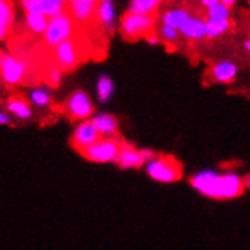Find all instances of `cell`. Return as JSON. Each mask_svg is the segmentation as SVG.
Instances as JSON below:
<instances>
[{
  "instance_id": "6da1fadb",
  "label": "cell",
  "mask_w": 250,
  "mask_h": 250,
  "mask_svg": "<svg viewBox=\"0 0 250 250\" xmlns=\"http://www.w3.org/2000/svg\"><path fill=\"white\" fill-rule=\"evenodd\" d=\"M189 185L199 194L214 200H232L244 193L243 178L235 171L205 168L191 176Z\"/></svg>"
},
{
  "instance_id": "7a4b0ae2",
  "label": "cell",
  "mask_w": 250,
  "mask_h": 250,
  "mask_svg": "<svg viewBox=\"0 0 250 250\" xmlns=\"http://www.w3.org/2000/svg\"><path fill=\"white\" fill-rule=\"evenodd\" d=\"M76 27H78L76 21L73 20V17L67 11L56 17H52L49 20L47 31L44 32V44L53 50L61 42L75 37Z\"/></svg>"
},
{
  "instance_id": "3957f363",
  "label": "cell",
  "mask_w": 250,
  "mask_h": 250,
  "mask_svg": "<svg viewBox=\"0 0 250 250\" xmlns=\"http://www.w3.org/2000/svg\"><path fill=\"white\" fill-rule=\"evenodd\" d=\"M146 173L159 184H173L182 178V167L173 156H156L146 164Z\"/></svg>"
},
{
  "instance_id": "277c9868",
  "label": "cell",
  "mask_w": 250,
  "mask_h": 250,
  "mask_svg": "<svg viewBox=\"0 0 250 250\" xmlns=\"http://www.w3.org/2000/svg\"><path fill=\"white\" fill-rule=\"evenodd\" d=\"M122 146L123 143L117 137H111V138L102 137L97 143L85 149L81 155L86 161L94 164H115L117 156H119L122 150Z\"/></svg>"
},
{
  "instance_id": "5b68a950",
  "label": "cell",
  "mask_w": 250,
  "mask_h": 250,
  "mask_svg": "<svg viewBox=\"0 0 250 250\" xmlns=\"http://www.w3.org/2000/svg\"><path fill=\"white\" fill-rule=\"evenodd\" d=\"M120 32L126 40L147 38L155 34V20L152 16L127 12L120 21Z\"/></svg>"
},
{
  "instance_id": "8992f818",
  "label": "cell",
  "mask_w": 250,
  "mask_h": 250,
  "mask_svg": "<svg viewBox=\"0 0 250 250\" xmlns=\"http://www.w3.org/2000/svg\"><path fill=\"white\" fill-rule=\"evenodd\" d=\"M64 108L67 115L71 120H75L78 123L91 120L94 112V105L90 94L85 93L83 90H76L73 91L64 102Z\"/></svg>"
},
{
  "instance_id": "52a82bcc",
  "label": "cell",
  "mask_w": 250,
  "mask_h": 250,
  "mask_svg": "<svg viewBox=\"0 0 250 250\" xmlns=\"http://www.w3.org/2000/svg\"><path fill=\"white\" fill-rule=\"evenodd\" d=\"M53 62L55 67L60 70H71L75 68L81 61H82V47L79 41L73 37L64 42H61L60 46H56L53 49Z\"/></svg>"
},
{
  "instance_id": "ba28073f",
  "label": "cell",
  "mask_w": 250,
  "mask_h": 250,
  "mask_svg": "<svg viewBox=\"0 0 250 250\" xmlns=\"http://www.w3.org/2000/svg\"><path fill=\"white\" fill-rule=\"evenodd\" d=\"M0 71H2V81L5 85L16 86L24 81L27 65L16 55L3 52L2 58H0Z\"/></svg>"
},
{
  "instance_id": "9c48e42d",
  "label": "cell",
  "mask_w": 250,
  "mask_h": 250,
  "mask_svg": "<svg viewBox=\"0 0 250 250\" xmlns=\"http://www.w3.org/2000/svg\"><path fill=\"white\" fill-rule=\"evenodd\" d=\"M100 138L102 137L99 134L97 127L94 126V123L91 120H86V122H81L76 125L75 130H73V134H71L70 143L79 153H82L85 149H88L90 146L97 143Z\"/></svg>"
},
{
  "instance_id": "30bf717a",
  "label": "cell",
  "mask_w": 250,
  "mask_h": 250,
  "mask_svg": "<svg viewBox=\"0 0 250 250\" xmlns=\"http://www.w3.org/2000/svg\"><path fill=\"white\" fill-rule=\"evenodd\" d=\"M99 2L100 0H68L67 12L78 26L90 24L93 20H96Z\"/></svg>"
},
{
  "instance_id": "8fae6325",
  "label": "cell",
  "mask_w": 250,
  "mask_h": 250,
  "mask_svg": "<svg viewBox=\"0 0 250 250\" xmlns=\"http://www.w3.org/2000/svg\"><path fill=\"white\" fill-rule=\"evenodd\" d=\"M115 164L123 170H130V168H141L146 167V161L143 159L141 149H135L129 144L122 146V150L117 156Z\"/></svg>"
},
{
  "instance_id": "7c38bea8",
  "label": "cell",
  "mask_w": 250,
  "mask_h": 250,
  "mask_svg": "<svg viewBox=\"0 0 250 250\" xmlns=\"http://www.w3.org/2000/svg\"><path fill=\"white\" fill-rule=\"evenodd\" d=\"M91 122L97 127L100 137L111 138V137H117V134H119L120 123H119V120H117V117H114L112 114H108V112H96L93 115Z\"/></svg>"
},
{
  "instance_id": "4fadbf2b",
  "label": "cell",
  "mask_w": 250,
  "mask_h": 250,
  "mask_svg": "<svg viewBox=\"0 0 250 250\" xmlns=\"http://www.w3.org/2000/svg\"><path fill=\"white\" fill-rule=\"evenodd\" d=\"M237 75H238V67L230 61L215 62L209 70L211 79L217 83H230L235 81Z\"/></svg>"
},
{
  "instance_id": "5bb4252c",
  "label": "cell",
  "mask_w": 250,
  "mask_h": 250,
  "mask_svg": "<svg viewBox=\"0 0 250 250\" xmlns=\"http://www.w3.org/2000/svg\"><path fill=\"white\" fill-rule=\"evenodd\" d=\"M5 111H8L14 119L19 122H27L34 117V109L29 104V100H24L21 97H11L8 99Z\"/></svg>"
},
{
  "instance_id": "9a60e30c",
  "label": "cell",
  "mask_w": 250,
  "mask_h": 250,
  "mask_svg": "<svg viewBox=\"0 0 250 250\" xmlns=\"http://www.w3.org/2000/svg\"><path fill=\"white\" fill-rule=\"evenodd\" d=\"M179 32L188 41H202L207 38V20L193 16Z\"/></svg>"
},
{
  "instance_id": "2e32d148",
  "label": "cell",
  "mask_w": 250,
  "mask_h": 250,
  "mask_svg": "<svg viewBox=\"0 0 250 250\" xmlns=\"http://www.w3.org/2000/svg\"><path fill=\"white\" fill-rule=\"evenodd\" d=\"M96 20L106 32H112L115 29V8L112 0H100L97 6Z\"/></svg>"
},
{
  "instance_id": "e0dca14e",
  "label": "cell",
  "mask_w": 250,
  "mask_h": 250,
  "mask_svg": "<svg viewBox=\"0 0 250 250\" xmlns=\"http://www.w3.org/2000/svg\"><path fill=\"white\" fill-rule=\"evenodd\" d=\"M193 17L191 14L188 12V9L185 8H181V6H176V8H171V9H167L164 14H163V24H167V26H171L174 29H181L188 23V20Z\"/></svg>"
},
{
  "instance_id": "ac0fdd59",
  "label": "cell",
  "mask_w": 250,
  "mask_h": 250,
  "mask_svg": "<svg viewBox=\"0 0 250 250\" xmlns=\"http://www.w3.org/2000/svg\"><path fill=\"white\" fill-rule=\"evenodd\" d=\"M27 100L29 104L32 106L38 108V109H44V108H49L52 104V94L49 91V88L46 86H37L32 88L31 91L27 94Z\"/></svg>"
},
{
  "instance_id": "d6986e66",
  "label": "cell",
  "mask_w": 250,
  "mask_h": 250,
  "mask_svg": "<svg viewBox=\"0 0 250 250\" xmlns=\"http://www.w3.org/2000/svg\"><path fill=\"white\" fill-rule=\"evenodd\" d=\"M114 90H115V86H114V82L109 76L106 75H102L99 79H97V83H96V94H97V99L100 104H109V100L112 99L114 96Z\"/></svg>"
},
{
  "instance_id": "ffe728a7",
  "label": "cell",
  "mask_w": 250,
  "mask_h": 250,
  "mask_svg": "<svg viewBox=\"0 0 250 250\" xmlns=\"http://www.w3.org/2000/svg\"><path fill=\"white\" fill-rule=\"evenodd\" d=\"M14 20V9L9 0H2L0 2V37L2 40L8 35L9 29Z\"/></svg>"
},
{
  "instance_id": "44dd1931",
  "label": "cell",
  "mask_w": 250,
  "mask_h": 250,
  "mask_svg": "<svg viewBox=\"0 0 250 250\" xmlns=\"http://www.w3.org/2000/svg\"><path fill=\"white\" fill-rule=\"evenodd\" d=\"M49 17L46 14H38V12H34V14H26V26L31 29L34 34H42L47 31V26H49Z\"/></svg>"
},
{
  "instance_id": "7402d4cb",
  "label": "cell",
  "mask_w": 250,
  "mask_h": 250,
  "mask_svg": "<svg viewBox=\"0 0 250 250\" xmlns=\"http://www.w3.org/2000/svg\"><path fill=\"white\" fill-rule=\"evenodd\" d=\"M163 0H132L129 12L141 14V16H152Z\"/></svg>"
},
{
  "instance_id": "603a6c76",
  "label": "cell",
  "mask_w": 250,
  "mask_h": 250,
  "mask_svg": "<svg viewBox=\"0 0 250 250\" xmlns=\"http://www.w3.org/2000/svg\"><path fill=\"white\" fill-rule=\"evenodd\" d=\"M230 19V6L217 2L207 9V20L212 21H228Z\"/></svg>"
},
{
  "instance_id": "cb8c5ba5",
  "label": "cell",
  "mask_w": 250,
  "mask_h": 250,
  "mask_svg": "<svg viewBox=\"0 0 250 250\" xmlns=\"http://www.w3.org/2000/svg\"><path fill=\"white\" fill-rule=\"evenodd\" d=\"M230 27V21H212V20H207V38L214 40L222 37L223 34H226Z\"/></svg>"
},
{
  "instance_id": "d4e9b609",
  "label": "cell",
  "mask_w": 250,
  "mask_h": 250,
  "mask_svg": "<svg viewBox=\"0 0 250 250\" xmlns=\"http://www.w3.org/2000/svg\"><path fill=\"white\" fill-rule=\"evenodd\" d=\"M158 37L161 38V41H164L166 44H176L181 38V32L178 31V29L161 23V26L158 29Z\"/></svg>"
},
{
  "instance_id": "484cf974",
  "label": "cell",
  "mask_w": 250,
  "mask_h": 250,
  "mask_svg": "<svg viewBox=\"0 0 250 250\" xmlns=\"http://www.w3.org/2000/svg\"><path fill=\"white\" fill-rule=\"evenodd\" d=\"M65 2L64 0H42V6H44V14L52 19L60 16V14L65 12Z\"/></svg>"
},
{
  "instance_id": "4316f807",
  "label": "cell",
  "mask_w": 250,
  "mask_h": 250,
  "mask_svg": "<svg viewBox=\"0 0 250 250\" xmlns=\"http://www.w3.org/2000/svg\"><path fill=\"white\" fill-rule=\"evenodd\" d=\"M61 81H62V70H60L58 67H52L46 76L47 85H50L52 88H58L61 85Z\"/></svg>"
},
{
  "instance_id": "83f0119b",
  "label": "cell",
  "mask_w": 250,
  "mask_h": 250,
  "mask_svg": "<svg viewBox=\"0 0 250 250\" xmlns=\"http://www.w3.org/2000/svg\"><path fill=\"white\" fill-rule=\"evenodd\" d=\"M21 6L26 11V14H44L42 0H21Z\"/></svg>"
},
{
  "instance_id": "f1b7e54d",
  "label": "cell",
  "mask_w": 250,
  "mask_h": 250,
  "mask_svg": "<svg viewBox=\"0 0 250 250\" xmlns=\"http://www.w3.org/2000/svg\"><path fill=\"white\" fill-rule=\"evenodd\" d=\"M0 125L12 126L14 125V117L8 111H2V112H0Z\"/></svg>"
},
{
  "instance_id": "f546056e",
  "label": "cell",
  "mask_w": 250,
  "mask_h": 250,
  "mask_svg": "<svg viewBox=\"0 0 250 250\" xmlns=\"http://www.w3.org/2000/svg\"><path fill=\"white\" fill-rule=\"evenodd\" d=\"M141 155H143V159L147 163H150V161H153L158 155L152 150V149H141Z\"/></svg>"
},
{
  "instance_id": "4dcf8cb0",
  "label": "cell",
  "mask_w": 250,
  "mask_h": 250,
  "mask_svg": "<svg viewBox=\"0 0 250 250\" xmlns=\"http://www.w3.org/2000/svg\"><path fill=\"white\" fill-rule=\"evenodd\" d=\"M146 40H147V42H149V44H152V46H156V44H159V41H161L158 34H152V35L147 37Z\"/></svg>"
},
{
  "instance_id": "1f68e13d",
  "label": "cell",
  "mask_w": 250,
  "mask_h": 250,
  "mask_svg": "<svg viewBox=\"0 0 250 250\" xmlns=\"http://www.w3.org/2000/svg\"><path fill=\"white\" fill-rule=\"evenodd\" d=\"M217 2H220V0H199V3L202 5V6H205V8H209V6H212V5H215Z\"/></svg>"
},
{
  "instance_id": "d6a6232c",
  "label": "cell",
  "mask_w": 250,
  "mask_h": 250,
  "mask_svg": "<svg viewBox=\"0 0 250 250\" xmlns=\"http://www.w3.org/2000/svg\"><path fill=\"white\" fill-rule=\"evenodd\" d=\"M243 182H244V189H250V173H247L244 178H243Z\"/></svg>"
},
{
  "instance_id": "836d02e7",
  "label": "cell",
  "mask_w": 250,
  "mask_h": 250,
  "mask_svg": "<svg viewBox=\"0 0 250 250\" xmlns=\"http://www.w3.org/2000/svg\"><path fill=\"white\" fill-rule=\"evenodd\" d=\"M220 2L225 3V5H228V6H232L235 2H237V0H220Z\"/></svg>"
},
{
  "instance_id": "e575fe53",
  "label": "cell",
  "mask_w": 250,
  "mask_h": 250,
  "mask_svg": "<svg viewBox=\"0 0 250 250\" xmlns=\"http://www.w3.org/2000/svg\"><path fill=\"white\" fill-rule=\"evenodd\" d=\"M244 49H246V52H247V53H250V40L244 41Z\"/></svg>"
}]
</instances>
